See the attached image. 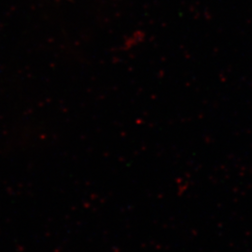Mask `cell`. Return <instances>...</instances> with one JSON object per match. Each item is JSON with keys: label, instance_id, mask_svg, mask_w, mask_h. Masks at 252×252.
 Listing matches in <instances>:
<instances>
[]
</instances>
